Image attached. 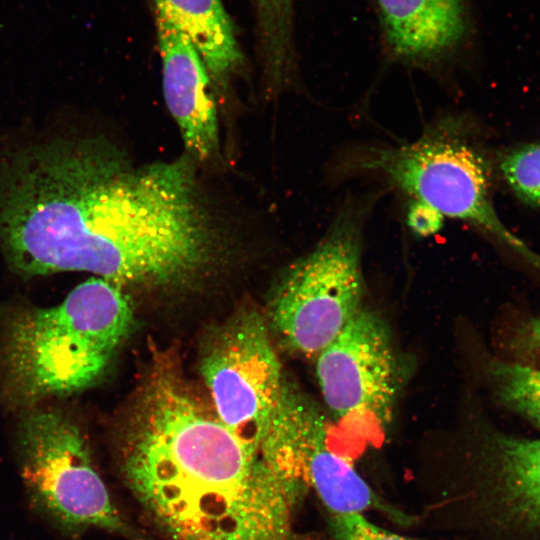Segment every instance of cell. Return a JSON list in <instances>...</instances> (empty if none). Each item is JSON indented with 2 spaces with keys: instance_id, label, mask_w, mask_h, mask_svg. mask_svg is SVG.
I'll list each match as a JSON object with an SVG mask.
<instances>
[{
  "instance_id": "6da1fadb",
  "label": "cell",
  "mask_w": 540,
  "mask_h": 540,
  "mask_svg": "<svg viewBox=\"0 0 540 540\" xmlns=\"http://www.w3.org/2000/svg\"><path fill=\"white\" fill-rule=\"evenodd\" d=\"M188 154L136 164L104 138L54 139L0 167V248L25 275L81 271L120 287L178 284L219 234Z\"/></svg>"
},
{
  "instance_id": "7a4b0ae2",
  "label": "cell",
  "mask_w": 540,
  "mask_h": 540,
  "mask_svg": "<svg viewBox=\"0 0 540 540\" xmlns=\"http://www.w3.org/2000/svg\"><path fill=\"white\" fill-rule=\"evenodd\" d=\"M119 444L122 482L170 540H320L294 528L274 474L170 372L148 379Z\"/></svg>"
},
{
  "instance_id": "3957f363",
  "label": "cell",
  "mask_w": 540,
  "mask_h": 540,
  "mask_svg": "<svg viewBox=\"0 0 540 540\" xmlns=\"http://www.w3.org/2000/svg\"><path fill=\"white\" fill-rule=\"evenodd\" d=\"M133 323L123 288L99 277L78 285L57 306L18 311L5 324L0 348L8 396L33 405L88 388Z\"/></svg>"
},
{
  "instance_id": "277c9868",
  "label": "cell",
  "mask_w": 540,
  "mask_h": 540,
  "mask_svg": "<svg viewBox=\"0 0 540 540\" xmlns=\"http://www.w3.org/2000/svg\"><path fill=\"white\" fill-rule=\"evenodd\" d=\"M461 452L418 476L421 518L445 533L540 532V438L476 425Z\"/></svg>"
},
{
  "instance_id": "5b68a950",
  "label": "cell",
  "mask_w": 540,
  "mask_h": 540,
  "mask_svg": "<svg viewBox=\"0 0 540 540\" xmlns=\"http://www.w3.org/2000/svg\"><path fill=\"white\" fill-rule=\"evenodd\" d=\"M348 165L353 172L384 180L409 199L431 205L445 217L481 229L540 270V254L498 217L487 163L456 118L439 120L414 141L367 148Z\"/></svg>"
},
{
  "instance_id": "8992f818",
  "label": "cell",
  "mask_w": 540,
  "mask_h": 540,
  "mask_svg": "<svg viewBox=\"0 0 540 540\" xmlns=\"http://www.w3.org/2000/svg\"><path fill=\"white\" fill-rule=\"evenodd\" d=\"M369 208L362 200L343 205L274 289L269 324L290 352L314 360L363 307V229Z\"/></svg>"
},
{
  "instance_id": "52a82bcc",
  "label": "cell",
  "mask_w": 540,
  "mask_h": 540,
  "mask_svg": "<svg viewBox=\"0 0 540 540\" xmlns=\"http://www.w3.org/2000/svg\"><path fill=\"white\" fill-rule=\"evenodd\" d=\"M20 478L30 507L62 535L90 528L132 536L76 422L58 409L26 413L16 431Z\"/></svg>"
},
{
  "instance_id": "ba28073f",
  "label": "cell",
  "mask_w": 540,
  "mask_h": 540,
  "mask_svg": "<svg viewBox=\"0 0 540 540\" xmlns=\"http://www.w3.org/2000/svg\"><path fill=\"white\" fill-rule=\"evenodd\" d=\"M314 363L333 425L371 444L383 440L410 374L384 316L364 304Z\"/></svg>"
},
{
  "instance_id": "9c48e42d",
  "label": "cell",
  "mask_w": 540,
  "mask_h": 540,
  "mask_svg": "<svg viewBox=\"0 0 540 540\" xmlns=\"http://www.w3.org/2000/svg\"><path fill=\"white\" fill-rule=\"evenodd\" d=\"M269 332L257 311H243L216 334L201 361L215 416L256 458L285 378Z\"/></svg>"
},
{
  "instance_id": "30bf717a",
  "label": "cell",
  "mask_w": 540,
  "mask_h": 540,
  "mask_svg": "<svg viewBox=\"0 0 540 540\" xmlns=\"http://www.w3.org/2000/svg\"><path fill=\"white\" fill-rule=\"evenodd\" d=\"M300 450L305 478L328 514L374 512L404 527L416 518L380 496L359 474L346 454L334 449L336 427L322 405L304 390L298 401Z\"/></svg>"
},
{
  "instance_id": "8fae6325",
  "label": "cell",
  "mask_w": 540,
  "mask_h": 540,
  "mask_svg": "<svg viewBox=\"0 0 540 540\" xmlns=\"http://www.w3.org/2000/svg\"><path fill=\"white\" fill-rule=\"evenodd\" d=\"M166 106L181 134L187 154L206 161L219 149L217 106L203 60L189 40L155 17Z\"/></svg>"
},
{
  "instance_id": "7c38bea8",
  "label": "cell",
  "mask_w": 540,
  "mask_h": 540,
  "mask_svg": "<svg viewBox=\"0 0 540 540\" xmlns=\"http://www.w3.org/2000/svg\"><path fill=\"white\" fill-rule=\"evenodd\" d=\"M385 46L405 64L430 66L450 56L467 29L465 0H375Z\"/></svg>"
},
{
  "instance_id": "4fadbf2b",
  "label": "cell",
  "mask_w": 540,
  "mask_h": 540,
  "mask_svg": "<svg viewBox=\"0 0 540 540\" xmlns=\"http://www.w3.org/2000/svg\"><path fill=\"white\" fill-rule=\"evenodd\" d=\"M156 18L169 23L194 46L211 83L226 86L242 63L233 23L221 0H151Z\"/></svg>"
},
{
  "instance_id": "5bb4252c",
  "label": "cell",
  "mask_w": 540,
  "mask_h": 540,
  "mask_svg": "<svg viewBox=\"0 0 540 540\" xmlns=\"http://www.w3.org/2000/svg\"><path fill=\"white\" fill-rule=\"evenodd\" d=\"M264 76L268 84L291 81L295 70L293 0H254Z\"/></svg>"
},
{
  "instance_id": "9a60e30c",
  "label": "cell",
  "mask_w": 540,
  "mask_h": 540,
  "mask_svg": "<svg viewBox=\"0 0 540 540\" xmlns=\"http://www.w3.org/2000/svg\"><path fill=\"white\" fill-rule=\"evenodd\" d=\"M483 372L500 406L540 428V366L496 357L484 363Z\"/></svg>"
},
{
  "instance_id": "2e32d148",
  "label": "cell",
  "mask_w": 540,
  "mask_h": 540,
  "mask_svg": "<svg viewBox=\"0 0 540 540\" xmlns=\"http://www.w3.org/2000/svg\"><path fill=\"white\" fill-rule=\"evenodd\" d=\"M500 169L506 183L520 199L540 206V142L510 151L503 157Z\"/></svg>"
},
{
  "instance_id": "e0dca14e",
  "label": "cell",
  "mask_w": 540,
  "mask_h": 540,
  "mask_svg": "<svg viewBox=\"0 0 540 540\" xmlns=\"http://www.w3.org/2000/svg\"><path fill=\"white\" fill-rule=\"evenodd\" d=\"M506 359L540 366V315L522 316L512 322L504 337Z\"/></svg>"
},
{
  "instance_id": "ac0fdd59",
  "label": "cell",
  "mask_w": 540,
  "mask_h": 540,
  "mask_svg": "<svg viewBox=\"0 0 540 540\" xmlns=\"http://www.w3.org/2000/svg\"><path fill=\"white\" fill-rule=\"evenodd\" d=\"M327 528L332 540H426L390 531L364 514H328Z\"/></svg>"
},
{
  "instance_id": "d6986e66",
  "label": "cell",
  "mask_w": 540,
  "mask_h": 540,
  "mask_svg": "<svg viewBox=\"0 0 540 540\" xmlns=\"http://www.w3.org/2000/svg\"><path fill=\"white\" fill-rule=\"evenodd\" d=\"M445 216L431 205L409 199L406 209V224L418 237L427 238L436 235L444 226Z\"/></svg>"
}]
</instances>
